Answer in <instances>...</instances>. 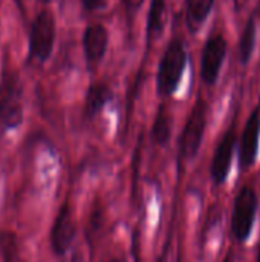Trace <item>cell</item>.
<instances>
[{
  "instance_id": "obj_4",
  "label": "cell",
  "mask_w": 260,
  "mask_h": 262,
  "mask_svg": "<svg viewBox=\"0 0 260 262\" xmlns=\"http://www.w3.org/2000/svg\"><path fill=\"white\" fill-rule=\"evenodd\" d=\"M55 38V20L51 11H41L32 21L29 49L31 55L40 61H46L52 52Z\"/></svg>"
},
{
  "instance_id": "obj_21",
  "label": "cell",
  "mask_w": 260,
  "mask_h": 262,
  "mask_svg": "<svg viewBox=\"0 0 260 262\" xmlns=\"http://www.w3.org/2000/svg\"><path fill=\"white\" fill-rule=\"evenodd\" d=\"M18 262H21V261H18Z\"/></svg>"
},
{
  "instance_id": "obj_5",
  "label": "cell",
  "mask_w": 260,
  "mask_h": 262,
  "mask_svg": "<svg viewBox=\"0 0 260 262\" xmlns=\"http://www.w3.org/2000/svg\"><path fill=\"white\" fill-rule=\"evenodd\" d=\"M205 115L207 106L202 100H198L188 117V121L184 127V134L181 138V152L185 158H193L199 150L205 129Z\"/></svg>"
},
{
  "instance_id": "obj_1",
  "label": "cell",
  "mask_w": 260,
  "mask_h": 262,
  "mask_svg": "<svg viewBox=\"0 0 260 262\" xmlns=\"http://www.w3.org/2000/svg\"><path fill=\"white\" fill-rule=\"evenodd\" d=\"M23 121V92L15 69L5 63L0 80V124L15 129Z\"/></svg>"
},
{
  "instance_id": "obj_13",
  "label": "cell",
  "mask_w": 260,
  "mask_h": 262,
  "mask_svg": "<svg viewBox=\"0 0 260 262\" xmlns=\"http://www.w3.org/2000/svg\"><path fill=\"white\" fill-rule=\"evenodd\" d=\"M213 0H187V12L190 25L199 26L208 15Z\"/></svg>"
},
{
  "instance_id": "obj_9",
  "label": "cell",
  "mask_w": 260,
  "mask_h": 262,
  "mask_svg": "<svg viewBox=\"0 0 260 262\" xmlns=\"http://www.w3.org/2000/svg\"><path fill=\"white\" fill-rule=\"evenodd\" d=\"M259 135H260V109L257 107L251 117L247 121L244 135H242V143H241V155H239V163L242 169H248L257 155V147H259Z\"/></svg>"
},
{
  "instance_id": "obj_2",
  "label": "cell",
  "mask_w": 260,
  "mask_h": 262,
  "mask_svg": "<svg viewBox=\"0 0 260 262\" xmlns=\"http://www.w3.org/2000/svg\"><path fill=\"white\" fill-rule=\"evenodd\" d=\"M257 210V195L251 186H244L234 200L233 218H231V232L233 236L244 243L251 233L254 218Z\"/></svg>"
},
{
  "instance_id": "obj_16",
  "label": "cell",
  "mask_w": 260,
  "mask_h": 262,
  "mask_svg": "<svg viewBox=\"0 0 260 262\" xmlns=\"http://www.w3.org/2000/svg\"><path fill=\"white\" fill-rule=\"evenodd\" d=\"M106 3V0H83V6L87 9V11H95V9H100L103 8Z\"/></svg>"
},
{
  "instance_id": "obj_19",
  "label": "cell",
  "mask_w": 260,
  "mask_h": 262,
  "mask_svg": "<svg viewBox=\"0 0 260 262\" xmlns=\"http://www.w3.org/2000/svg\"><path fill=\"white\" fill-rule=\"evenodd\" d=\"M224 262H231V261H230V258H225V261Z\"/></svg>"
},
{
  "instance_id": "obj_6",
  "label": "cell",
  "mask_w": 260,
  "mask_h": 262,
  "mask_svg": "<svg viewBox=\"0 0 260 262\" xmlns=\"http://www.w3.org/2000/svg\"><path fill=\"white\" fill-rule=\"evenodd\" d=\"M75 235V224H74V216L70 206L64 203L61 209L58 210V215L55 218L52 233H51V243L52 249L57 255H64L67 249L72 244Z\"/></svg>"
},
{
  "instance_id": "obj_20",
  "label": "cell",
  "mask_w": 260,
  "mask_h": 262,
  "mask_svg": "<svg viewBox=\"0 0 260 262\" xmlns=\"http://www.w3.org/2000/svg\"><path fill=\"white\" fill-rule=\"evenodd\" d=\"M109 262H118V261H115V259H113V261H109Z\"/></svg>"
},
{
  "instance_id": "obj_11",
  "label": "cell",
  "mask_w": 260,
  "mask_h": 262,
  "mask_svg": "<svg viewBox=\"0 0 260 262\" xmlns=\"http://www.w3.org/2000/svg\"><path fill=\"white\" fill-rule=\"evenodd\" d=\"M110 91L106 84H92L86 97V114L89 117L97 115L103 106L109 101Z\"/></svg>"
},
{
  "instance_id": "obj_12",
  "label": "cell",
  "mask_w": 260,
  "mask_h": 262,
  "mask_svg": "<svg viewBox=\"0 0 260 262\" xmlns=\"http://www.w3.org/2000/svg\"><path fill=\"white\" fill-rule=\"evenodd\" d=\"M166 17H167L166 0H152L150 14L147 20V31L152 38H155L162 31L166 25Z\"/></svg>"
},
{
  "instance_id": "obj_17",
  "label": "cell",
  "mask_w": 260,
  "mask_h": 262,
  "mask_svg": "<svg viewBox=\"0 0 260 262\" xmlns=\"http://www.w3.org/2000/svg\"><path fill=\"white\" fill-rule=\"evenodd\" d=\"M144 0H124V5H126V8H127V11H136L139 6H141V3H143Z\"/></svg>"
},
{
  "instance_id": "obj_7",
  "label": "cell",
  "mask_w": 260,
  "mask_h": 262,
  "mask_svg": "<svg viewBox=\"0 0 260 262\" xmlns=\"http://www.w3.org/2000/svg\"><path fill=\"white\" fill-rule=\"evenodd\" d=\"M234 144H236V129L233 126L221 140V143L215 152L213 161H211L210 172H211V178L215 180L216 184H222L227 180V175H228L230 166H231Z\"/></svg>"
},
{
  "instance_id": "obj_10",
  "label": "cell",
  "mask_w": 260,
  "mask_h": 262,
  "mask_svg": "<svg viewBox=\"0 0 260 262\" xmlns=\"http://www.w3.org/2000/svg\"><path fill=\"white\" fill-rule=\"evenodd\" d=\"M84 54L89 61H98L106 52L107 48V31L103 25L95 23L87 26L83 37Z\"/></svg>"
},
{
  "instance_id": "obj_8",
  "label": "cell",
  "mask_w": 260,
  "mask_h": 262,
  "mask_svg": "<svg viewBox=\"0 0 260 262\" xmlns=\"http://www.w3.org/2000/svg\"><path fill=\"white\" fill-rule=\"evenodd\" d=\"M225 51H227V43L222 35H215L207 41L202 54V78L207 83L211 84L216 81L221 64L225 57Z\"/></svg>"
},
{
  "instance_id": "obj_3",
  "label": "cell",
  "mask_w": 260,
  "mask_h": 262,
  "mask_svg": "<svg viewBox=\"0 0 260 262\" xmlns=\"http://www.w3.org/2000/svg\"><path fill=\"white\" fill-rule=\"evenodd\" d=\"M185 66V51L181 41L175 40L169 45L158 72V89L161 94H172L182 75Z\"/></svg>"
},
{
  "instance_id": "obj_18",
  "label": "cell",
  "mask_w": 260,
  "mask_h": 262,
  "mask_svg": "<svg viewBox=\"0 0 260 262\" xmlns=\"http://www.w3.org/2000/svg\"><path fill=\"white\" fill-rule=\"evenodd\" d=\"M257 262H260V247H259V252H257Z\"/></svg>"
},
{
  "instance_id": "obj_15",
  "label": "cell",
  "mask_w": 260,
  "mask_h": 262,
  "mask_svg": "<svg viewBox=\"0 0 260 262\" xmlns=\"http://www.w3.org/2000/svg\"><path fill=\"white\" fill-rule=\"evenodd\" d=\"M254 35H256V28H254V21L250 20L245 26L242 40H241V55H242V61H248L253 48H254Z\"/></svg>"
},
{
  "instance_id": "obj_14",
  "label": "cell",
  "mask_w": 260,
  "mask_h": 262,
  "mask_svg": "<svg viewBox=\"0 0 260 262\" xmlns=\"http://www.w3.org/2000/svg\"><path fill=\"white\" fill-rule=\"evenodd\" d=\"M153 138L158 144H166L170 138V118L164 106L159 107L153 124Z\"/></svg>"
}]
</instances>
